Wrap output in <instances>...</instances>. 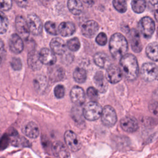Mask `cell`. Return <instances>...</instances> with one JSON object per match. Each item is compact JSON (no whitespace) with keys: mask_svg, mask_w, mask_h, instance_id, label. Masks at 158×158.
<instances>
[{"mask_svg":"<svg viewBox=\"0 0 158 158\" xmlns=\"http://www.w3.org/2000/svg\"><path fill=\"white\" fill-rule=\"evenodd\" d=\"M10 141V138L7 134L4 135L0 138V151L5 149L9 145Z\"/></svg>","mask_w":158,"mask_h":158,"instance_id":"8d00e7d4","label":"cell"},{"mask_svg":"<svg viewBox=\"0 0 158 158\" xmlns=\"http://www.w3.org/2000/svg\"><path fill=\"white\" fill-rule=\"evenodd\" d=\"M22 132L28 138L35 139L39 136L40 129L36 123L30 122L23 127Z\"/></svg>","mask_w":158,"mask_h":158,"instance_id":"44dd1931","label":"cell"},{"mask_svg":"<svg viewBox=\"0 0 158 158\" xmlns=\"http://www.w3.org/2000/svg\"><path fill=\"white\" fill-rule=\"evenodd\" d=\"M58 31L63 36H69L72 35L75 31V25L70 22H63L59 27Z\"/></svg>","mask_w":158,"mask_h":158,"instance_id":"603a6c76","label":"cell"},{"mask_svg":"<svg viewBox=\"0 0 158 158\" xmlns=\"http://www.w3.org/2000/svg\"><path fill=\"white\" fill-rule=\"evenodd\" d=\"M12 137V139H10V143L14 146L17 147H30V143L23 136H20L18 135V133L11 136Z\"/></svg>","mask_w":158,"mask_h":158,"instance_id":"83f0119b","label":"cell"},{"mask_svg":"<svg viewBox=\"0 0 158 158\" xmlns=\"http://www.w3.org/2000/svg\"><path fill=\"white\" fill-rule=\"evenodd\" d=\"M114 8L119 12L123 13L127 9V5L125 1L123 0H114L113 1Z\"/></svg>","mask_w":158,"mask_h":158,"instance_id":"d6a6232c","label":"cell"},{"mask_svg":"<svg viewBox=\"0 0 158 158\" xmlns=\"http://www.w3.org/2000/svg\"><path fill=\"white\" fill-rule=\"evenodd\" d=\"M73 77L76 82L78 83H83L86 80V72L84 69L78 67L74 70L73 73Z\"/></svg>","mask_w":158,"mask_h":158,"instance_id":"f1b7e54d","label":"cell"},{"mask_svg":"<svg viewBox=\"0 0 158 158\" xmlns=\"http://www.w3.org/2000/svg\"><path fill=\"white\" fill-rule=\"evenodd\" d=\"M34 87L39 93L43 92L47 88L48 81L46 77L39 75L34 79Z\"/></svg>","mask_w":158,"mask_h":158,"instance_id":"484cf974","label":"cell"},{"mask_svg":"<svg viewBox=\"0 0 158 158\" xmlns=\"http://www.w3.org/2000/svg\"><path fill=\"white\" fill-rule=\"evenodd\" d=\"M27 22L30 33L35 35H38L41 33L43 31V23L38 16L33 14L28 15Z\"/></svg>","mask_w":158,"mask_h":158,"instance_id":"ba28073f","label":"cell"},{"mask_svg":"<svg viewBox=\"0 0 158 158\" xmlns=\"http://www.w3.org/2000/svg\"><path fill=\"white\" fill-rule=\"evenodd\" d=\"M122 76L120 68L115 65L111 64L106 70V78L111 83L115 84L119 82L122 80Z\"/></svg>","mask_w":158,"mask_h":158,"instance_id":"8fae6325","label":"cell"},{"mask_svg":"<svg viewBox=\"0 0 158 158\" xmlns=\"http://www.w3.org/2000/svg\"><path fill=\"white\" fill-rule=\"evenodd\" d=\"M99 30L98 23L90 20L85 22L81 26V31L83 36L86 38H93Z\"/></svg>","mask_w":158,"mask_h":158,"instance_id":"9c48e42d","label":"cell"},{"mask_svg":"<svg viewBox=\"0 0 158 158\" xmlns=\"http://www.w3.org/2000/svg\"><path fill=\"white\" fill-rule=\"evenodd\" d=\"M44 28L48 33L52 35H57L58 34V30L56 25L52 21H47L44 24Z\"/></svg>","mask_w":158,"mask_h":158,"instance_id":"836d02e7","label":"cell"},{"mask_svg":"<svg viewBox=\"0 0 158 158\" xmlns=\"http://www.w3.org/2000/svg\"><path fill=\"white\" fill-rule=\"evenodd\" d=\"M141 76L146 81H152L157 77V67L152 62L143 64L141 70Z\"/></svg>","mask_w":158,"mask_h":158,"instance_id":"8992f818","label":"cell"},{"mask_svg":"<svg viewBox=\"0 0 158 158\" xmlns=\"http://www.w3.org/2000/svg\"><path fill=\"white\" fill-rule=\"evenodd\" d=\"M120 69L122 75L128 80L136 78L139 72V66L136 57L131 54H126L120 59Z\"/></svg>","mask_w":158,"mask_h":158,"instance_id":"6da1fadb","label":"cell"},{"mask_svg":"<svg viewBox=\"0 0 158 158\" xmlns=\"http://www.w3.org/2000/svg\"><path fill=\"white\" fill-rule=\"evenodd\" d=\"M93 60L95 64L103 69H107L111 65V61L107 55L104 52H99L94 54Z\"/></svg>","mask_w":158,"mask_h":158,"instance_id":"d6986e66","label":"cell"},{"mask_svg":"<svg viewBox=\"0 0 158 158\" xmlns=\"http://www.w3.org/2000/svg\"><path fill=\"white\" fill-rule=\"evenodd\" d=\"M66 46L72 51H77L80 48V42L78 38L75 37L67 41Z\"/></svg>","mask_w":158,"mask_h":158,"instance_id":"1f68e13d","label":"cell"},{"mask_svg":"<svg viewBox=\"0 0 158 158\" xmlns=\"http://www.w3.org/2000/svg\"><path fill=\"white\" fill-rule=\"evenodd\" d=\"M27 61L28 66L33 70L40 69L43 65L40 60L38 53L35 50H32L29 52Z\"/></svg>","mask_w":158,"mask_h":158,"instance_id":"7402d4cb","label":"cell"},{"mask_svg":"<svg viewBox=\"0 0 158 158\" xmlns=\"http://www.w3.org/2000/svg\"><path fill=\"white\" fill-rule=\"evenodd\" d=\"M5 55V47L2 40L0 38V64L2 61V59Z\"/></svg>","mask_w":158,"mask_h":158,"instance_id":"60d3db41","label":"cell"},{"mask_svg":"<svg viewBox=\"0 0 158 158\" xmlns=\"http://www.w3.org/2000/svg\"><path fill=\"white\" fill-rule=\"evenodd\" d=\"M93 79H94V81L96 86L101 92H104L107 89V81L102 72L101 71L97 72Z\"/></svg>","mask_w":158,"mask_h":158,"instance_id":"cb8c5ba5","label":"cell"},{"mask_svg":"<svg viewBox=\"0 0 158 158\" xmlns=\"http://www.w3.org/2000/svg\"><path fill=\"white\" fill-rule=\"evenodd\" d=\"M9 46L12 52L19 54L23 51L24 44L21 37L19 35L14 33L12 34L9 38Z\"/></svg>","mask_w":158,"mask_h":158,"instance_id":"7c38bea8","label":"cell"},{"mask_svg":"<svg viewBox=\"0 0 158 158\" xmlns=\"http://www.w3.org/2000/svg\"><path fill=\"white\" fill-rule=\"evenodd\" d=\"M129 40L132 48L135 52H139L143 48L140 40L139 33L136 29H131L129 32Z\"/></svg>","mask_w":158,"mask_h":158,"instance_id":"e0dca14e","label":"cell"},{"mask_svg":"<svg viewBox=\"0 0 158 158\" xmlns=\"http://www.w3.org/2000/svg\"><path fill=\"white\" fill-rule=\"evenodd\" d=\"M38 56L42 64L52 66L56 62V56L55 54L49 48H42L38 53Z\"/></svg>","mask_w":158,"mask_h":158,"instance_id":"30bf717a","label":"cell"},{"mask_svg":"<svg viewBox=\"0 0 158 158\" xmlns=\"http://www.w3.org/2000/svg\"><path fill=\"white\" fill-rule=\"evenodd\" d=\"M120 126L126 132L133 133L138 128V123L136 119L130 116H126L120 120Z\"/></svg>","mask_w":158,"mask_h":158,"instance_id":"4fadbf2b","label":"cell"},{"mask_svg":"<svg viewBox=\"0 0 158 158\" xmlns=\"http://www.w3.org/2000/svg\"><path fill=\"white\" fill-rule=\"evenodd\" d=\"M87 95L91 101L97 102L99 98V94L98 90L94 87H89L87 89Z\"/></svg>","mask_w":158,"mask_h":158,"instance_id":"e575fe53","label":"cell"},{"mask_svg":"<svg viewBox=\"0 0 158 158\" xmlns=\"http://www.w3.org/2000/svg\"><path fill=\"white\" fill-rule=\"evenodd\" d=\"M131 6L133 10L136 13H142L144 11L146 7V2L144 0L132 1Z\"/></svg>","mask_w":158,"mask_h":158,"instance_id":"f546056e","label":"cell"},{"mask_svg":"<svg viewBox=\"0 0 158 158\" xmlns=\"http://www.w3.org/2000/svg\"><path fill=\"white\" fill-rule=\"evenodd\" d=\"M69 10L74 15H78L81 13L83 6L82 2L77 0H70L67 2Z\"/></svg>","mask_w":158,"mask_h":158,"instance_id":"d4e9b609","label":"cell"},{"mask_svg":"<svg viewBox=\"0 0 158 158\" xmlns=\"http://www.w3.org/2000/svg\"><path fill=\"white\" fill-rule=\"evenodd\" d=\"M54 93L55 96L58 98L60 99L62 98L65 95V88L62 85H57L54 88Z\"/></svg>","mask_w":158,"mask_h":158,"instance_id":"d590c367","label":"cell"},{"mask_svg":"<svg viewBox=\"0 0 158 158\" xmlns=\"http://www.w3.org/2000/svg\"><path fill=\"white\" fill-rule=\"evenodd\" d=\"M96 42L100 46H104L107 42L106 35L103 32L99 33L96 38Z\"/></svg>","mask_w":158,"mask_h":158,"instance_id":"74e56055","label":"cell"},{"mask_svg":"<svg viewBox=\"0 0 158 158\" xmlns=\"http://www.w3.org/2000/svg\"><path fill=\"white\" fill-rule=\"evenodd\" d=\"M10 65L12 69L15 70H19L22 67V61L18 57H13L11 60Z\"/></svg>","mask_w":158,"mask_h":158,"instance_id":"f35d334b","label":"cell"},{"mask_svg":"<svg viewBox=\"0 0 158 158\" xmlns=\"http://www.w3.org/2000/svg\"><path fill=\"white\" fill-rule=\"evenodd\" d=\"M15 24L16 30L21 38L27 39L30 34L27 20L22 16L19 15L15 19Z\"/></svg>","mask_w":158,"mask_h":158,"instance_id":"5bb4252c","label":"cell"},{"mask_svg":"<svg viewBox=\"0 0 158 158\" xmlns=\"http://www.w3.org/2000/svg\"><path fill=\"white\" fill-rule=\"evenodd\" d=\"M102 108L97 102H88L83 109V114L86 120L94 121L98 120L101 115Z\"/></svg>","mask_w":158,"mask_h":158,"instance_id":"3957f363","label":"cell"},{"mask_svg":"<svg viewBox=\"0 0 158 158\" xmlns=\"http://www.w3.org/2000/svg\"><path fill=\"white\" fill-rule=\"evenodd\" d=\"M109 50L114 59L120 60L128 50V41L125 37L119 33L112 35L109 40Z\"/></svg>","mask_w":158,"mask_h":158,"instance_id":"7a4b0ae2","label":"cell"},{"mask_svg":"<svg viewBox=\"0 0 158 158\" xmlns=\"http://www.w3.org/2000/svg\"><path fill=\"white\" fill-rule=\"evenodd\" d=\"M51 50L56 54L62 55L66 51V44L65 42L60 38L56 37L53 39L50 42Z\"/></svg>","mask_w":158,"mask_h":158,"instance_id":"ac0fdd59","label":"cell"},{"mask_svg":"<svg viewBox=\"0 0 158 158\" xmlns=\"http://www.w3.org/2000/svg\"><path fill=\"white\" fill-rule=\"evenodd\" d=\"M48 75L51 81L57 82L64 78L65 72L61 67L56 65L49 68Z\"/></svg>","mask_w":158,"mask_h":158,"instance_id":"ffe728a7","label":"cell"},{"mask_svg":"<svg viewBox=\"0 0 158 158\" xmlns=\"http://www.w3.org/2000/svg\"><path fill=\"white\" fill-rule=\"evenodd\" d=\"M9 27V21L6 15L0 10V34L7 31Z\"/></svg>","mask_w":158,"mask_h":158,"instance_id":"4dcf8cb0","label":"cell"},{"mask_svg":"<svg viewBox=\"0 0 158 158\" xmlns=\"http://www.w3.org/2000/svg\"><path fill=\"white\" fill-rule=\"evenodd\" d=\"M138 27L141 34L145 38H151L155 30V23L152 18L148 16L143 17L139 22Z\"/></svg>","mask_w":158,"mask_h":158,"instance_id":"277c9868","label":"cell"},{"mask_svg":"<svg viewBox=\"0 0 158 158\" xmlns=\"http://www.w3.org/2000/svg\"><path fill=\"white\" fill-rule=\"evenodd\" d=\"M64 140L67 147L73 152L79 151L81 147V143L78 136L71 130H67L65 132Z\"/></svg>","mask_w":158,"mask_h":158,"instance_id":"52a82bcc","label":"cell"},{"mask_svg":"<svg viewBox=\"0 0 158 158\" xmlns=\"http://www.w3.org/2000/svg\"><path fill=\"white\" fill-rule=\"evenodd\" d=\"M70 98L72 101L77 106L82 105L85 101V94L82 88L75 86L70 91Z\"/></svg>","mask_w":158,"mask_h":158,"instance_id":"9a60e30c","label":"cell"},{"mask_svg":"<svg viewBox=\"0 0 158 158\" xmlns=\"http://www.w3.org/2000/svg\"><path fill=\"white\" fill-rule=\"evenodd\" d=\"M101 117L102 123L107 127H113L117 120V114L115 109L109 105H107L102 108Z\"/></svg>","mask_w":158,"mask_h":158,"instance_id":"5b68a950","label":"cell"},{"mask_svg":"<svg viewBox=\"0 0 158 158\" xmlns=\"http://www.w3.org/2000/svg\"><path fill=\"white\" fill-rule=\"evenodd\" d=\"M52 152L57 158H69L70 153L67 147L60 141H56L52 146Z\"/></svg>","mask_w":158,"mask_h":158,"instance_id":"2e32d148","label":"cell"},{"mask_svg":"<svg viewBox=\"0 0 158 158\" xmlns=\"http://www.w3.org/2000/svg\"><path fill=\"white\" fill-rule=\"evenodd\" d=\"M12 6V2L9 0H0V9L2 10H9Z\"/></svg>","mask_w":158,"mask_h":158,"instance_id":"ab89813d","label":"cell"},{"mask_svg":"<svg viewBox=\"0 0 158 158\" xmlns=\"http://www.w3.org/2000/svg\"><path fill=\"white\" fill-rule=\"evenodd\" d=\"M146 53L147 56L153 61H157V43L152 42L149 43L146 49Z\"/></svg>","mask_w":158,"mask_h":158,"instance_id":"4316f807","label":"cell"}]
</instances>
